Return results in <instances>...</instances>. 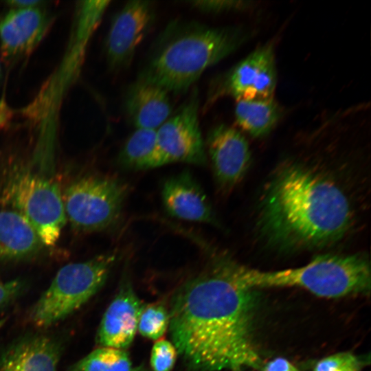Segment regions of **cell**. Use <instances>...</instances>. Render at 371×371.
I'll return each instance as SVG.
<instances>
[{"label":"cell","mask_w":371,"mask_h":371,"mask_svg":"<svg viewBox=\"0 0 371 371\" xmlns=\"http://www.w3.org/2000/svg\"><path fill=\"white\" fill-rule=\"evenodd\" d=\"M281 116L279 106L271 98L264 100H239L235 106L238 126L254 137L268 135Z\"/></svg>","instance_id":"ac0fdd59"},{"label":"cell","mask_w":371,"mask_h":371,"mask_svg":"<svg viewBox=\"0 0 371 371\" xmlns=\"http://www.w3.org/2000/svg\"><path fill=\"white\" fill-rule=\"evenodd\" d=\"M199 110V93L194 87L190 96L156 130V146L145 170L176 162L198 166L206 164Z\"/></svg>","instance_id":"ba28073f"},{"label":"cell","mask_w":371,"mask_h":371,"mask_svg":"<svg viewBox=\"0 0 371 371\" xmlns=\"http://www.w3.org/2000/svg\"><path fill=\"white\" fill-rule=\"evenodd\" d=\"M234 278L251 288L296 286L328 298L366 293L370 289V268L365 256L326 254L294 269L265 271L229 261Z\"/></svg>","instance_id":"277c9868"},{"label":"cell","mask_w":371,"mask_h":371,"mask_svg":"<svg viewBox=\"0 0 371 371\" xmlns=\"http://www.w3.org/2000/svg\"><path fill=\"white\" fill-rule=\"evenodd\" d=\"M60 354V344L52 337L25 335L1 353L0 371H56Z\"/></svg>","instance_id":"5bb4252c"},{"label":"cell","mask_w":371,"mask_h":371,"mask_svg":"<svg viewBox=\"0 0 371 371\" xmlns=\"http://www.w3.org/2000/svg\"><path fill=\"white\" fill-rule=\"evenodd\" d=\"M352 223L350 202L330 178L297 163L281 166L265 189L258 227L276 250L322 248L339 240Z\"/></svg>","instance_id":"7a4b0ae2"},{"label":"cell","mask_w":371,"mask_h":371,"mask_svg":"<svg viewBox=\"0 0 371 371\" xmlns=\"http://www.w3.org/2000/svg\"><path fill=\"white\" fill-rule=\"evenodd\" d=\"M5 199L31 225L44 245L52 246L58 241L67 217L63 195L56 183L23 172L10 182Z\"/></svg>","instance_id":"52a82bcc"},{"label":"cell","mask_w":371,"mask_h":371,"mask_svg":"<svg viewBox=\"0 0 371 371\" xmlns=\"http://www.w3.org/2000/svg\"><path fill=\"white\" fill-rule=\"evenodd\" d=\"M132 363L124 350L97 348L73 364L69 371H131Z\"/></svg>","instance_id":"ffe728a7"},{"label":"cell","mask_w":371,"mask_h":371,"mask_svg":"<svg viewBox=\"0 0 371 371\" xmlns=\"http://www.w3.org/2000/svg\"><path fill=\"white\" fill-rule=\"evenodd\" d=\"M127 185L112 176L87 175L70 183L63 196L71 227L87 233L106 229L119 220Z\"/></svg>","instance_id":"8992f818"},{"label":"cell","mask_w":371,"mask_h":371,"mask_svg":"<svg viewBox=\"0 0 371 371\" xmlns=\"http://www.w3.org/2000/svg\"><path fill=\"white\" fill-rule=\"evenodd\" d=\"M119 258L113 251L63 266L33 306L32 323L47 328L79 309L102 288Z\"/></svg>","instance_id":"5b68a950"},{"label":"cell","mask_w":371,"mask_h":371,"mask_svg":"<svg viewBox=\"0 0 371 371\" xmlns=\"http://www.w3.org/2000/svg\"><path fill=\"white\" fill-rule=\"evenodd\" d=\"M25 287V281L20 278L0 282V309L19 297Z\"/></svg>","instance_id":"d4e9b609"},{"label":"cell","mask_w":371,"mask_h":371,"mask_svg":"<svg viewBox=\"0 0 371 371\" xmlns=\"http://www.w3.org/2000/svg\"><path fill=\"white\" fill-rule=\"evenodd\" d=\"M277 77L273 45H262L213 80L203 111L225 96L232 97L236 101L273 98Z\"/></svg>","instance_id":"9c48e42d"},{"label":"cell","mask_w":371,"mask_h":371,"mask_svg":"<svg viewBox=\"0 0 371 371\" xmlns=\"http://www.w3.org/2000/svg\"><path fill=\"white\" fill-rule=\"evenodd\" d=\"M142 308L130 281L124 279L102 318L97 335L99 344L120 350L127 348L137 330Z\"/></svg>","instance_id":"7c38bea8"},{"label":"cell","mask_w":371,"mask_h":371,"mask_svg":"<svg viewBox=\"0 0 371 371\" xmlns=\"http://www.w3.org/2000/svg\"><path fill=\"white\" fill-rule=\"evenodd\" d=\"M10 115V110L4 101H0V126H2L8 121Z\"/></svg>","instance_id":"83f0119b"},{"label":"cell","mask_w":371,"mask_h":371,"mask_svg":"<svg viewBox=\"0 0 371 371\" xmlns=\"http://www.w3.org/2000/svg\"><path fill=\"white\" fill-rule=\"evenodd\" d=\"M47 25V16L38 6L14 8L0 22L3 49L10 56L29 51L40 41Z\"/></svg>","instance_id":"2e32d148"},{"label":"cell","mask_w":371,"mask_h":371,"mask_svg":"<svg viewBox=\"0 0 371 371\" xmlns=\"http://www.w3.org/2000/svg\"><path fill=\"white\" fill-rule=\"evenodd\" d=\"M170 316L161 304H150L142 307L137 325V330L146 338L157 340L169 326Z\"/></svg>","instance_id":"44dd1931"},{"label":"cell","mask_w":371,"mask_h":371,"mask_svg":"<svg viewBox=\"0 0 371 371\" xmlns=\"http://www.w3.org/2000/svg\"><path fill=\"white\" fill-rule=\"evenodd\" d=\"M11 5L14 6V8H28V7H34V6H38V4L41 3V1H34V0H23V1H12L9 2Z\"/></svg>","instance_id":"4316f807"},{"label":"cell","mask_w":371,"mask_h":371,"mask_svg":"<svg viewBox=\"0 0 371 371\" xmlns=\"http://www.w3.org/2000/svg\"><path fill=\"white\" fill-rule=\"evenodd\" d=\"M177 350L174 344L166 339L157 340L151 350L150 366L153 371H171L175 363Z\"/></svg>","instance_id":"603a6c76"},{"label":"cell","mask_w":371,"mask_h":371,"mask_svg":"<svg viewBox=\"0 0 371 371\" xmlns=\"http://www.w3.org/2000/svg\"><path fill=\"white\" fill-rule=\"evenodd\" d=\"M206 146L216 183L221 191L227 192L241 181L249 168L248 142L236 128L220 124L208 132Z\"/></svg>","instance_id":"8fae6325"},{"label":"cell","mask_w":371,"mask_h":371,"mask_svg":"<svg viewBox=\"0 0 371 371\" xmlns=\"http://www.w3.org/2000/svg\"><path fill=\"white\" fill-rule=\"evenodd\" d=\"M44 246L27 220L13 208L0 209V261L32 257Z\"/></svg>","instance_id":"e0dca14e"},{"label":"cell","mask_w":371,"mask_h":371,"mask_svg":"<svg viewBox=\"0 0 371 371\" xmlns=\"http://www.w3.org/2000/svg\"><path fill=\"white\" fill-rule=\"evenodd\" d=\"M261 371H300L292 363L284 358L277 357L262 364Z\"/></svg>","instance_id":"484cf974"},{"label":"cell","mask_w":371,"mask_h":371,"mask_svg":"<svg viewBox=\"0 0 371 371\" xmlns=\"http://www.w3.org/2000/svg\"><path fill=\"white\" fill-rule=\"evenodd\" d=\"M192 7L207 13H222L229 11H245L255 6L250 1L196 0L188 2Z\"/></svg>","instance_id":"cb8c5ba5"},{"label":"cell","mask_w":371,"mask_h":371,"mask_svg":"<svg viewBox=\"0 0 371 371\" xmlns=\"http://www.w3.org/2000/svg\"><path fill=\"white\" fill-rule=\"evenodd\" d=\"M212 258L173 297L172 343L194 371L260 369L263 363L253 335L254 289L234 278L229 259Z\"/></svg>","instance_id":"6da1fadb"},{"label":"cell","mask_w":371,"mask_h":371,"mask_svg":"<svg viewBox=\"0 0 371 371\" xmlns=\"http://www.w3.org/2000/svg\"><path fill=\"white\" fill-rule=\"evenodd\" d=\"M249 33L240 27L170 21L153 43L138 79L168 93H186L205 69L240 47Z\"/></svg>","instance_id":"3957f363"},{"label":"cell","mask_w":371,"mask_h":371,"mask_svg":"<svg viewBox=\"0 0 371 371\" xmlns=\"http://www.w3.org/2000/svg\"><path fill=\"white\" fill-rule=\"evenodd\" d=\"M131 371H146L144 369L142 368H135V369H132Z\"/></svg>","instance_id":"f1b7e54d"},{"label":"cell","mask_w":371,"mask_h":371,"mask_svg":"<svg viewBox=\"0 0 371 371\" xmlns=\"http://www.w3.org/2000/svg\"><path fill=\"white\" fill-rule=\"evenodd\" d=\"M124 109L136 128L157 130L171 115L169 93L159 86L137 79L126 90Z\"/></svg>","instance_id":"9a60e30c"},{"label":"cell","mask_w":371,"mask_h":371,"mask_svg":"<svg viewBox=\"0 0 371 371\" xmlns=\"http://www.w3.org/2000/svg\"><path fill=\"white\" fill-rule=\"evenodd\" d=\"M363 362L350 352H341L325 357L318 361L313 371H361Z\"/></svg>","instance_id":"7402d4cb"},{"label":"cell","mask_w":371,"mask_h":371,"mask_svg":"<svg viewBox=\"0 0 371 371\" xmlns=\"http://www.w3.org/2000/svg\"><path fill=\"white\" fill-rule=\"evenodd\" d=\"M164 206L171 216L216 224L212 207L200 184L188 170L168 178L162 187Z\"/></svg>","instance_id":"4fadbf2b"},{"label":"cell","mask_w":371,"mask_h":371,"mask_svg":"<svg viewBox=\"0 0 371 371\" xmlns=\"http://www.w3.org/2000/svg\"><path fill=\"white\" fill-rule=\"evenodd\" d=\"M155 20L153 1H128L114 16L104 42L107 63L113 71L127 67Z\"/></svg>","instance_id":"30bf717a"},{"label":"cell","mask_w":371,"mask_h":371,"mask_svg":"<svg viewBox=\"0 0 371 371\" xmlns=\"http://www.w3.org/2000/svg\"><path fill=\"white\" fill-rule=\"evenodd\" d=\"M157 142V131L154 129L136 128L120 150L117 161L126 169L145 170L153 155Z\"/></svg>","instance_id":"d6986e66"}]
</instances>
